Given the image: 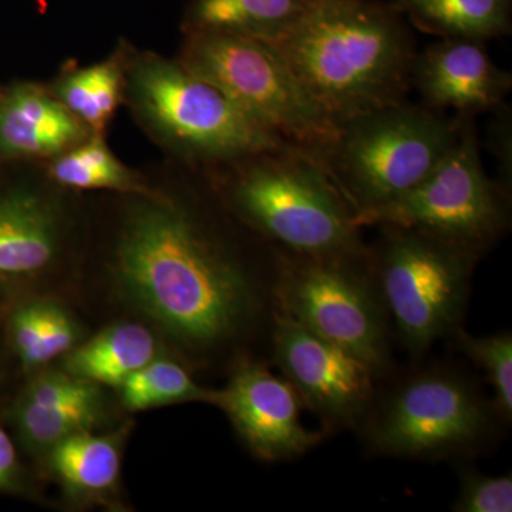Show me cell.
I'll return each instance as SVG.
<instances>
[{
	"label": "cell",
	"mask_w": 512,
	"mask_h": 512,
	"mask_svg": "<svg viewBox=\"0 0 512 512\" xmlns=\"http://www.w3.org/2000/svg\"><path fill=\"white\" fill-rule=\"evenodd\" d=\"M151 187L116 194L111 268L128 298L194 352L272 328L278 251L252 255L200 167L165 158Z\"/></svg>",
	"instance_id": "1"
},
{
	"label": "cell",
	"mask_w": 512,
	"mask_h": 512,
	"mask_svg": "<svg viewBox=\"0 0 512 512\" xmlns=\"http://www.w3.org/2000/svg\"><path fill=\"white\" fill-rule=\"evenodd\" d=\"M266 43L338 126L402 103L412 84L413 37L392 3L320 0Z\"/></svg>",
	"instance_id": "2"
},
{
	"label": "cell",
	"mask_w": 512,
	"mask_h": 512,
	"mask_svg": "<svg viewBox=\"0 0 512 512\" xmlns=\"http://www.w3.org/2000/svg\"><path fill=\"white\" fill-rule=\"evenodd\" d=\"M200 168L229 212L271 247L312 256L369 249L348 202L301 147L285 144Z\"/></svg>",
	"instance_id": "3"
},
{
	"label": "cell",
	"mask_w": 512,
	"mask_h": 512,
	"mask_svg": "<svg viewBox=\"0 0 512 512\" xmlns=\"http://www.w3.org/2000/svg\"><path fill=\"white\" fill-rule=\"evenodd\" d=\"M124 106L165 158L211 167L288 141L239 109L177 59L124 40Z\"/></svg>",
	"instance_id": "4"
},
{
	"label": "cell",
	"mask_w": 512,
	"mask_h": 512,
	"mask_svg": "<svg viewBox=\"0 0 512 512\" xmlns=\"http://www.w3.org/2000/svg\"><path fill=\"white\" fill-rule=\"evenodd\" d=\"M500 424L493 399L473 376L431 362L377 389L356 431L369 456L461 463L493 446Z\"/></svg>",
	"instance_id": "5"
},
{
	"label": "cell",
	"mask_w": 512,
	"mask_h": 512,
	"mask_svg": "<svg viewBox=\"0 0 512 512\" xmlns=\"http://www.w3.org/2000/svg\"><path fill=\"white\" fill-rule=\"evenodd\" d=\"M461 119L404 101L342 121L308 151L348 202L357 224L419 185L456 143Z\"/></svg>",
	"instance_id": "6"
},
{
	"label": "cell",
	"mask_w": 512,
	"mask_h": 512,
	"mask_svg": "<svg viewBox=\"0 0 512 512\" xmlns=\"http://www.w3.org/2000/svg\"><path fill=\"white\" fill-rule=\"evenodd\" d=\"M276 251V311L359 357L380 380L389 377L393 326L372 248L329 256Z\"/></svg>",
	"instance_id": "7"
},
{
	"label": "cell",
	"mask_w": 512,
	"mask_h": 512,
	"mask_svg": "<svg viewBox=\"0 0 512 512\" xmlns=\"http://www.w3.org/2000/svg\"><path fill=\"white\" fill-rule=\"evenodd\" d=\"M372 248L377 282L394 333L413 360L463 326L478 261L476 249L419 229L379 225Z\"/></svg>",
	"instance_id": "8"
},
{
	"label": "cell",
	"mask_w": 512,
	"mask_h": 512,
	"mask_svg": "<svg viewBox=\"0 0 512 512\" xmlns=\"http://www.w3.org/2000/svg\"><path fill=\"white\" fill-rule=\"evenodd\" d=\"M177 62L293 146L313 151L338 130L278 52L262 40L184 33Z\"/></svg>",
	"instance_id": "9"
},
{
	"label": "cell",
	"mask_w": 512,
	"mask_h": 512,
	"mask_svg": "<svg viewBox=\"0 0 512 512\" xmlns=\"http://www.w3.org/2000/svg\"><path fill=\"white\" fill-rule=\"evenodd\" d=\"M365 225L419 229L487 254L511 227V190L485 173L473 119H461L450 153L419 185Z\"/></svg>",
	"instance_id": "10"
},
{
	"label": "cell",
	"mask_w": 512,
	"mask_h": 512,
	"mask_svg": "<svg viewBox=\"0 0 512 512\" xmlns=\"http://www.w3.org/2000/svg\"><path fill=\"white\" fill-rule=\"evenodd\" d=\"M13 174L0 178V292L53 271L77 231L79 192L53 183L43 161H19Z\"/></svg>",
	"instance_id": "11"
},
{
	"label": "cell",
	"mask_w": 512,
	"mask_h": 512,
	"mask_svg": "<svg viewBox=\"0 0 512 512\" xmlns=\"http://www.w3.org/2000/svg\"><path fill=\"white\" fill-rule=\"evenodd\" d=\"M269 336L276 365L323 433L356 430L382 382L372 367L281 313Z\"/></svg>",
	"instance_id": "12"
},
{
	"label": "cell",
	"mask_w": 512,
	"mask_h": 512,
	"mask_svg": "<svg viewBox=\"0 0 512 512\" xmlns=\"http://www.w3.org/2000/svg\"><path fill=\"white\" fill-rule=\"evenodd\" d=\"M220 406L245 446L259 460L281 463L305 456L325 439L301 419L302 403L285 377L255 360H241L231 379L217 390Z\"/></svg>",
	"instance_id": "13"
},
{
	"label": "cell",
	"mask_w": 512,
	"mask_h": 512,
	"mask_svg": "<svg viewBox=\"0 0 512 512\" xmlns=\"http://www.w3.org/2000/svg\"><path fill=\"white\" fill-rule=\"evenodd\" d=\"M412 84L430 109H453L457 117L473 119L504 106L512 76L493 62L485 43L443 39L416 55Z\"/></svg>",
	"instance_id": "14"
},
{
	"label": "cell",
	"mask_w": 512,
	"mask_h": 512,
	"mask_svg": "<svg viewBox=\"0 0 512 512\" xmlns=\"http://www.w3.org/2000/svg\"><path fill=\"white\" fill-rule=\"evenodd\" d=\"M46 83L0 87V163L47 161L92 136Z\"/></svg>",
	"instance_id": "15"
},
{
	"label": "cell",
	"mask_w": 512,
	"mask_h": 512,
	"mask_svg": "<svg viewBox=\"0 0 512 512\" xmlns=\"http://www.w3.org/2000/svg\"><path fill=\"white\" fill-rule=\"evenodd\" d=\"M103 416L99 384L63 372L33 380L16 403L13 419L23 443L45 453L72 434L92 431Z\"/></svg>",
	"instance_id": "16"
},
{
	"label": "cell",
	"mask_w": 512,
	"mask_h": 512,
	"mask_svg": "<svg viewBox=\"0 0 512 512\" xmlns=\"http://www.w3.org/2000/svg\"><path fill=\"white\" fill-rule=\"evenodd\" d=\"M124 83L126 56L121 40L101 62L89 66L67 62L46 86L93 134L107 136L111 121L124 106Z\"/></svg>",
	"instance_id": "17"
},
{
	"label": "cell",
	"mask_w": 512,
	"mask_h": 512,
	"mask_svg": "<svg viewBox=\"0 0 512 512\" xmlns=\"http://www.w3.org/2000/svg\"><path fill=\"white\" fill-rule=\"evenodd\" d=\"M320 0H190L181 30L222 33L271 42Z\"/></svg>",
	"instance_id": "18"
},
{
	"label": "cell",
	"mask_w": 512,
	"mask_h": 512,
	"mask_svg": "<svg viewBox=\"0 0 512 512\" xmlns=\"http://www.w3.org/2000/svg\"><path fill=\"white\" fill-rule=\"evenodd\" d=\"M66 372L96 384L119 387L157 357L153 333L138 323H119L67 353Z\"/></svg>",
	"instance_id": "19"
},
{
	"label": "cell",
	"mask_w": 512,
	"mask_h": 512,
	"mask_svg": "<svg viewBox=\"0 0 512 512\" xmlns=\"http://www.w3.org/2000/svg\"><path fill=\"white\" fill-rule=\"evenodd\" d=\"M511 0H394L393 8L421 32L487 42L511 33Z\"/></svg>",
	"instance_id": "20"
},
{
	"label": "cell",
	"mask_w": 512,
	"mask_h": 512,
	"mask_svg": "<svg viewBox=\"0 0 512 512\" xmlns=\"http://www.w3.org/2000/svg\"><path fill=\"white\" fill-rule=\"evenodd\" d=\"M43 164L53 183L79 194L89 191L138 194L151 187L148 174L124 164L107 144V136L101 134H92Z\"/></svg>",
	"instance_id": "21"
},
{
	"label": "cell",
	"mask_w": 512,
	"mask_h": 512,
	"mask_svg": "<svg viewBox=\"0 0 512 512\" xmlns=\"http://www.w3.org/2000/svg\"><path fill=\"white\" fill-rule=\"evenodd\" d=\"M50 464L67 493L96 498L114 490L120 476V436L72 434L49 450Z\"/></svg>",
	"instance_id": "22"
},
{
	"label": "cell",
	"mask_w": 512,
	"mask_h": 512,
	"mask_svg": "<svg viewBox=\"0 0 512 512\" xmlns=\"http://www.w3.org/2000/svg\"><path fill=\"white\" fill-rule=\"evenodd\" d=\"M10 336L23 365L42 367L76 348L80 330L62 306L35 299L13 312Z\"/></svg>",
	"instance_id": "23"
},
{
	"label": "cell",
	"mask_w": 512,
	"mask_h": 512,
	"mask_svg": "<svg viewBox=\"0 0 512 512\" xmlns=\"http://www.w3.org/2000/svg\"><path fill=\"white\" fill-rule=\"evenodd\" d=\"M119 387L124 406L137 412L177 403L215 404L217 400V390L204 389L183 366L157 357Z\"/></svg>",
	"instance_id": "24"
},
{
	"label": "cell",
	"mask_w": 512,
	"mask_h": 512,
	"mask_svg": "<svg viewBox=\"0 0 512 512\" xmlns=\"http://www.w3.org/2000/svg\"><path fill=\"white\" fill-rule=\"evenodd\" d=\"M456 348L483 370L493 389V403L505 426L512 420V333L510 330L488 336L470 335L461 326L453 336Z\"/></svg>",
	"instance_id": "25"
},
{
	"label": "cell",
	"mask_w": 512,
	"mask_h": 512,
	"mask_svg": "<svg viewBox=\"0 0 512 512\" xmlns=\"http://www.w3.org/2000/svg\"><path fill=\"white\" fill-rule=\"evenodd\" d=\"M458 493L451 505L457 512H511L512 474L487 476L476 468H458Z\"/></svg>",
	"instance_id": "26"
},
{
	"label": "cell",
	"mask_w": 512,
	"mask_h": 512,
	"mask_svg": "<svg viewBox=\"0 0 512 512\" xmlns=\"http://www.w3.org/2000/svg\"><path fill=\"white\" fill-rule=\"evenodd\" d=\"M498 119L490 128V141L493 143V153L500 160V183L511 190V114L503 107L497 110Z\"/></svg>",
	"instance_id": "27"
},
{
	"label": "cell",
	"mask_w": 512,
	"mask_h": 512,
	"mask_svg": "<svg viewBox=\"0 0 512 512\" xmlns=\"http://www.w3.org/2000/svg\"><path fill=\"white\" fill-rule=\"evenodd\" d=\"M19 463L8 434L0 429V490L13 487L18 481Z\"/></svg>",
	"instance_id": "28"
}]
</instances>
